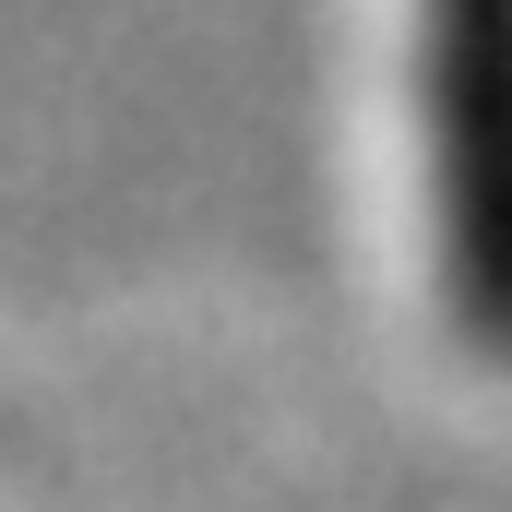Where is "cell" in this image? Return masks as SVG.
<instances>
[{
	"label": "cell",
	"instance_id": "6da1fadb",
	"mask_svg": "<svg viewBox=\"0 0 512 512\" xmlns=\"http://www.w3.org/2000/svg\"><path fill=\"white\" fill-rule=\"evenodd\" d=\"M417 131L453 310L512 346V0H417Z\"/></svg>",
	"mask_w": 512,
	"mask_h": 512
}]
</instances>
